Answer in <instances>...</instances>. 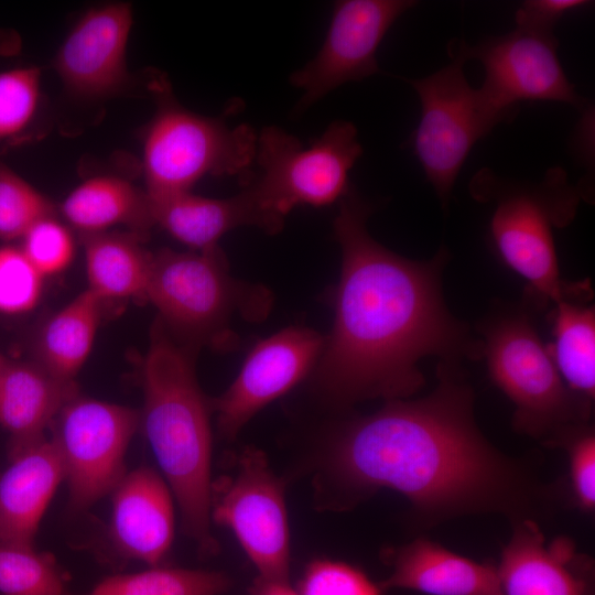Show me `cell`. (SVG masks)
Listing matches in <instances>:
<instances>
[{
	"mask_svg": "<svg viewBox=\"0 0 595 595\" xmlns=\"http://www.w3.org/2000/svg\"><path fill=\"white\" fill-rule=\"evenodd\" d=\"M2 367H3V364L0 363V375H1V371H2Z\"/></svg>",
	"mask_w": 595,
	"mask_h": 595,
	"instance_id": "obj_37",
	"label": "cell"
},
{
	"mask_svg": "<svg viewBox=\"0 0 595 595\" xmlns=\"http://www.w3.org/2000/svg\"><path fill=\"white\" fill-rule=\"evenodd\" d=\"M76 394L74 381L61 379L40 363L3 365L0 375V426L11 434L9 452L42 436Z\"/></svg>",
	"mask_w": 595,
	"mask_h": 595,
	"instance_id": "obj_20",
	"label": "cell"
},
{
	"mask_svg": "<svg viewBox=\"0 0 595 595\" xmlns=\"http://www.w3.org/2000/svg\"><path fill=\"white\" fill-rule=\"evenodd\" d=\"M43 280L21 248L0 247V313L31 311L41 299Z\"/></svg>",
	"mask_w": 595,
	"mask_h": 595,
	"instance_id": "obj_30",
	"label": "cell"
},
{
	"mask_svg": "<svg viewBox=\"0 0 595 595\" xmlns=\"http://www.w3.org/2000/svg\"><path fill=\"white\" fill-rule=\"evenodd\" d=\"M132 23V6L128 2L91 8L77 21L54 58V67L71 94L101 99L129 87L126 54Z\"/></svg>",
	"mask_w": 595,
	"mask_h": 595,
	"instance_id": "obj_15",
	"label": "cell"
},
{
	"mask_svg": "<svg viewBox=\"0 0 595 595\" xmlns=\"http://www.w3.org/2000/svg\"><path fill=\"white\" fill-rule=\"evenodd\" d=\"M51 202L0 162V239H21L39 220L53 216Z\"/></svg>",
	"mask_w": 595,
	"mask_h": 595,
	"instance_id": "obj_29",
	"label": "cell"
},
{
	"mask_svg": "<svg viewBox=\"0 0 595 595\" xmlns=\"http://www.w3.org/2000/svg\"><path fill=\"white\" fill-rule=\"evenodd\" d=\"M88 290L105 302L144 296L152 261L136 232L83 236Z\"/></svg>",
	"mask_w": 595,
	"mask_h": 595,
	"instance_id": "obj_23",
	"label": "cell"
},
{
	"mask_svg": "<svg viewBox=\"0 0 595 595\" xmlns=\"http://www.w3.org/2000/svg\"><path fill=\"white\" fill-rule=\"evenodd\" d=\"M370 210L350 188L334 221L342 271L317 380L344 404L408 399L424 386L422 358L439 356L456 365L477 350L443 299L447 249L426 261L398 256L368 232Z\"/></svg>",
	"mask_w": 595,
	"mask_h": 595,
	"instance_id": "obj_2",
	"label": "cell"
},
{
	"mask_svg": "<svg viewBox=\"0 0 595 595\" xmlns=\"http://www.w3.org/2000/svg\"><path fill=\"white\" fill-rule=\"evenodd\" d=\"M323 345L318 333L304 327H288L259 342L213 404L220 433L234 439L257 412L299 383Z\"/></svg>",
	"mask_w": 595,
	"mask_h": 595,
	"instance_id": "obj_14",
	"label": "cell"
},
{
	"mask_svg": "<svg viewBox=\"0 0 595 595\" xmlns=\"http://www.w3.org/2000/svg\"><path fill=\"white\" fill-rule=\"evenodd\" d=\"M140 421L131 408L77 396L63 407L52 423V439L75 508L88 507L116 488Z\"/></svg>",
	"mask_w": 595,
	"mask_h": 595,
	"instance_id": "obj_12",
	"label": "cell"
},
{
	"mask_svg": "<svg viewBox=\"0 0 595 595\" xmlns=\"http://www.w3.org/2000/svg\"><path fill=\"white\" fill-rule=\"evenodd\" d=\"M591 3L586 0H527L516 11V28L539 34H554L555 25L566 14Z\"/></svg>",
	"mask_w": 595,
	"mask_h": 595,
	"instance_id": "obj_34",
	"label": "cell"
},
{
	"mask_svg": "<svg viewBox=\"0 0 595 595\" xmlns=\"http://www.w3.org/2000/svg\"><path fill=\"white\" fill-rule=\"evenodd\" d=\"M110 538L126 558L156 566L171 548L174 512L171 489L155 470L134 469L112 490Z\"/></svg>",
	"mask_w": 595,
	"mask_h": 595,
	"instance_id": "obj_17",
	"label": "cell"
},
{
	"mask_svg": "<svg viewBox=\"0 0 595 595\" xmlns=\"http://www.w3.org/2000/svg\"><path fill=\"white\" fill-rule=\"evenodd\" d=\"M104 303L86 289L45 323L39 339L40 364L44 368L73 381L91 350Z\"/></svg>",
	"mask_w": 595,
	"mask_h": 595,
	"instance_id": "obj_24",
	"label": "cell"
},
{
	"mask_svg": "<svg viewBox=\"0 0 595 595\" xmlns=\"http://www.w3.org/2000/svg\"><path fill=\"white\" fill-rule=\"evenodd\" d=\"M61 212L83 235L118 225L139 231L153 225L145 191L113 175L94 176L77 185L63 201Z\"/></svg>",
	"mask_w": 595,
	"mask_h": 595,
	"instance_id": "obj_22",
	"label": "cell"
},
{
	"mask_svg": "<svg viewBox=\"0 0 595 595\" xmlns=\"http://www.w3.org/2000/svg\"><path fill=\"white\" fill-rule=\"evenodd\" d=\"M41 71L34 66L0 73V145L22 136L41 104Z\"/></svg>",
	"mask_w": 595,
	"mask_h": 595,
	"instance_id": "obj_28",
	"label": "cell"
},
{
	"mask_svg": "<svg viewBox=\"0 0 595 595\" xmlns=\"http://www.w3.org/2000/svg\"><path fill=\"white\" fill-rule=\"evenodd\" d=\"M455 367L441 363L430 394L389 400L340 428L322 475L332 507L353 508L385 488L410 501L421 529L478 513L539 524L554 516L561 489L485 437L474 392Z\"/></svg>",
	"mask_w": 595,
	"mask_h": 595,
	"instance_id": "obj_1",
	"label": "cell"
},
{
	"mask_svg": "<svg viewBox=\"0 0 595 595\" xmlns=\"http://www.w3.org/2000/svg\"><path fill=\"white\" fill-rule=\"evenodd\" d=\"M148 198L153 225L193 250L216 247L223 235L238 226L264 228L245 188L229 198L203 197L191 191Z\"/></svg>",
	"mask_w": 595,
	"mask_h": 595,
	"instance_id": "obj_21",
	"label": "cell"
},
{
	"mask_svg": "<svg viewBox=\"0 0 595 595\" xmlns=\"http://www.w3.org/2000/svg\"><path fill=\"white\" fill-rule=\"evenodd\" d=\"M149 88L156 110L142 136V170L150 196L191 191L206 175L251 174L257 133L247 123L205 117L184 108L166 76L152 74Z\"/></svg>",
	"mask_w": 595,
	"mask_h": 595,
	"instance_id": "obj_5",
	"label": "cell"
},
{
	"mask_svg": "<svg viewBox=\"0 0 595 595\" xmlns=\"http://www.w3.org/2000/svg\"><path fill=\"white\" fill-rule=\"evenodd\" d=\"M234 474L212 484L210 517L227 527L259 576L289 581L290 532L283 484L261 451L237 456Z\"/></svg>",
	"mask_w": 595,
	"mask_h": 595,
	"instance_id": "obj_10",
	"label": "cell"
},
{
	"mask_svg": "<svg viewBox=\"0 0 595 595\" xmlns=\"http://www.w3.org/2000/svg\"><path fill=\"white\" fill-rule=\"evenodd\" d=\"M0 595H73L52 554L0 544Z\"/></svg>",
	"mask_w": 595,
	"mask_h": 595,
	"instance_id": "obj_27",
	"label": "cell"
},
{
	"mask_svg": "<svg viewBox=\"0 0 595 595\" xmlns=\"http://www.w3.org/2000/svg\"><path fill=\"white\" fill-rule=\"evenodd\" d=\"M569 454L573 500L584 511L595 509V435L591 425L571 429L559 441Z\"/></svg>",
	"mask_w": 595,
	"mask_h": 595,
	"instance_id": "obj_33",
	"label": "cell"
},
{
	"mask_svg": "<svg viewBox=\"0 0 595 595\" xmlns=\"http://www.w3.org/2000/svg\"><path fill=\"white\" fill-rule=\"evenodd\" d=\"M10 465L0 477V544L33 547L39 523L64 467L53 439L44 436L9 452Z\"/></svg>",
	"mask_w": 595,
	"mask_h": 595,
	"instance_id": "obj_18",
	"label": "cell"
},
{
	"mask_svg": "<svg viewBox=\"0 0 595 595\" xmlns=\"http://www.w3.org/2000/svg\"><path fill=\"white\" fill-rule=\"evenodd\" d=\"M552 359L569 389L592 403L595 393V314L593 306L573 301L554 303Z\"/></svg>",
	"mask_w": 595,
	"mask_h": 595,
	"instance_id": "obj_25",
	"label": "cell"
},
{
	"mask_svg": "<svg viewBox=\"0 0 595 595\" xmlns=\"http://www.w3.org/2000/svg\"><path fill=\"white\" fill-rule=\"evenodd\" d=\"M261 296L229 275L218 246L191 252L163 249L152 255L144 298L185 337L213 342L227 337L236 312L262 313V307L253 305V298Z\"/></svg>",
	"mask_w": 595,
	"mask_h": 595,
	"instance_id": "obj_9",
	"label": "cell"
},
{
	"mask_svg": "<svg viewBox=\"0 0 595 595\" xmlns=\"http://www.w3.org/2000/svg\"><path fill=\"white\" fill-rule=\"evenodd\" d=\"M483 334L490 378L515 405L516 431L556 446L571 429L588 423L592 403L565 385L527 313L495 315Z\"/></svg>",
	"mask_w": 595,
	"mask_h": 595,
	"instance_id": "obj_7",
	"label": "cell"
},
{
	"mask_svg": "<svg viewBox=\"0 0 595 595\" xmlns=\"http://www.w3.org/2000/svg\"><path fill=\"white\" fill-rule=\"evenodd\" d=\"M390 575L380 591L405 588L429 595H505L497 566L454 553L418 538L385 553Z\"/></svg>",
	"mask_w": 595,
	"mask_h": 595,
	"instance_id": "obj_19",
	"label": "cell"
},
{
	"mask_svg": "<svg viewBox=\"0 0 595 595\" xmlns=\"http://www.w3.org/2000/svg\"><path fill=\"white\" fill-rule=\"evenodd\" d=\"M416 4L413 0L336 1L331 23L316 55L290 76L302 91V111L337 87L380 72L377 51L393 23Z\"/></svg>",
	"mask_w": 595,
	"mask_h": 595,
	"instance_id": "obj_13",
	"label": "cell"
},
{
	"mask_svg": "<svg viewBox=\"0 0 595 595\" xmlns=\"http://www.w3.org/2000/svg\"><path fill=\"white\" fill-rule=\"evenodd\" d=\"M21 239V250L44 278L62 272L73 260V236L53 216L35 223Z\"/></svg>",
	"mask_w": 595,
	"mask_h": 595,
	"instance_id": "obj_31",
	"label": "cell"
},
{
	"mask_svg": "<svg viewBox=\"0 0 595 595\" xmlns=\"http://www.w3.org/2000/svg\"><path fill=\"white\" fill-rule=\"evenodd\" d=\"M21 39L15 31H0V56H12L19 53Z\"/></svg>",
	"mask_w": 595,
	"mask_h": 595,
	"instance_id": "obj_36",
	"label": "cell"
},
{
	"mask_svg": "<svg viewBox=\"0 0 595 595\" xmlns=\"http://www.w3.org/2000/svg\"><path fill=\"white\" fill-rule=\"evenodd\" d=\"M251 595H300L289 584V581L268 580L258 577L251 587Z\"/></svg>",
	"mask_w": 595,
	"mask_h": 595,
	"instance_id": "obj_35",
	"label": "cell"
},
{
	"mask_svg": "<svg viewBox=\"0 0 595 595\" xmlns=\"http://www.w3.org/2000/svg\"><path fill=\"white\" fill-rule=\"evenodd\" d=\"M363 154L357 129L333 121L324 133L304 145L295 136L269 126L257 134L255 171L245 182L264 230L277 232L299 205L326 206L350 190L348 175Z\"/></svg>",
	"mask_w": 595,
	"mask_h": 595,
	"instance_id": "obj_6",
	"label": "cell"
},
{
	"mask_svg": "<svg viewBox=\"0 0 595 595\" xmlns=\"http://www.w3.org/2000/svg\"><path fill=\"white\" fill-rule=\"evenodd\" d=\"M230 583L220 572L153 566L138 573L109 576L89 595H219Z\"/></svg>",
	"mask_w": 595,
	"mask_h": 595,
	"instance_id": "obj_26",
	"label": "cell"
},
{
	"mask_svg": "<svg viewBox=\"0 0 595 595\" xmlns=\"http://www.w3.org/2000/svg\"><path fill=\"white\" fill-rule=\"evenodd\" d=\"M447 51L452 61L446 66L423 78H402L421 105L411 137L413 152L443 208L474 145L504 122L466 79L467 61Z\"/></svg>",
	"mask_w": 595,
	"mask_h": 595,
	"instance_id": "obj_8",
	"label": "cell"
},
{
	"mask_svg": "<svg viewBox=\"0 0 595 595\" xmlns=\"http://www.w3.org/2000/svg\"><path fill=\"white\" fill-rule=\"evenodd\" d=\"M141 420L181 509L185 532L202 551L216 549L210 522L212 434L207 402L187 351L156 328L143 363Z\"/></svg>",
	"mask_w": 595,
	"mask_h": 595,
	"instance_id": "obj_3",
	"label": "cell"
},
{
	"mask_svg": "<svg viewBox=\"0 0 595 595\" xmlns=\"http://www.w3.org/2000/svg\"><path fill=\"white\" fill-rule=\"evenodd\" d=\"M468 188L475 201L493 204L489 235L500 259L543 300L556 303L572 295L560 278L553 229L572 221L588 188L571 184L561 166L550 167L538 182L482 167Z\"/></svg>",
	"mask_w": 595,
	"mask_h": 595,
	"instance_id": "obj_4",
	"label": "cell"
},
{
	"mask_svg": "<svg viewBox=\"0 0 595 595\" xmlns=\"http://www.w3.org/2000/svg\"><path fill=\"white\" fill-rule=\"evenodd\" d=\"M554 34H539L516 28L476 45L453 40L448 48L467 62L478 61L485 72L478 88L487 105L504 120L511 121L522 101H556L582 110L587 102L569 80L558 55Z\"/></svg>",
	"mask_w": 595,
	"mask_h": 595,
	"instance_id": "obj_11",
	"label": "cell"
},
{
	"mask_svg": "<svg viewBox=\"0 0 595 595\" xmlns=\"http://www.w3.org/2000/svg\"><path fill=\"white\" fill-rule=\"evenodd\" d=\"M360 570L331 560H314L305 569L300 582V595H380Z\"/></svg>",
	"mask_w": 595,
	"mask_h": 595,
	"instance_id": "obj_32",
	"label": "cell"
},
{
	"mask_svg": "<svg viewBox=\"0 0 595 595\" xmlns=\"http://www.w3.org/2000/svg\"><path fill=\"white\" fill-rule=\"evenodd\" d=\"M511 524V538L497 566L505 595H591L585 575L591 564L571 539L559 537L547 543L539 523Z\"/></svg>",
	"mask_w": 595,
	"mask_h": 595,
	"instance_id": "obj_16",
	"label": "cell"
}]
</instances>
